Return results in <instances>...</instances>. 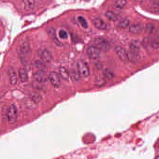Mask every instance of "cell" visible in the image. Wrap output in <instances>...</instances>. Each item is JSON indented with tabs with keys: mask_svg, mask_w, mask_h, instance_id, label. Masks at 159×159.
Wrapping results in <instances>:
<instances>
[{
	"mask_svg": "<svg viewBox=\"0 0 159 159\" xmlns=\"http://www.w3.org/2000/svg\"><path fill=\"white\" fill-rule=\"evenodd\" d=\"M126 3V0H117L115 2V7L118 9H121L125 6Z\"/></svg>",
	"mask_w": 159,
	"mask_h": 159,
	"instance_id": "cell-18",
	"label": "cell"
},
{
	"mask_svg": "<svg viewBox=\"0 0 159 159\" xmlns=\"http://www.w3.org/2000/svg\"><path fill=\"white\" fill-rule=\"evenodd\" d=\"M87 53L89 58L97 59L100 57V50L96 46H91L87 49Z\"/></svg>",
	"mask_w": 159,
	"mask_h": 159,
	"instance_id": "cell-6",
	"label": "cell"
},
{
	"mask_svg": "<svg viewBox=\"0 0 159 159\" xmlns=\"http://www.w3.org/2000/svg\"><path fill=\"white\" fill-rule=\"evenodd\" d=\"M95 46L103 52H107L110 48L108 42L103 38H97L94 41Z\"/></svg>",
	"mask_w": 159,
	"mask_h": 159,
	"instance_id": "cell-3",
	"label": "cell"
},
{
	"mask_svg": "<svg viewBox=\"0 0 159 159\" xmlns=\"http://www.w3.org/2000/svg\"><path fill=\"white\" fill-rule=\"evenodd\" d=\"M103 73H104V76L109 80H111L114 77V74H113V72H111L109 70H105L103 72Z\"/></svg>",
	"mask_w": 159,
	"mask_h": 159,
	"instance_id": "cell-20",
	"label": "cell"
},
{
	"mask_svg": "<svg viewBox=\"0 0 159 159\" xmlns=\"http://www.w3.org/2000/svg\"><path fill=\"white\" fill-rule=\"evenodd\" d=\"M36 67L39 69L40 70H44L45 71V65L43 62L40 61H37L35 63Z\"/></svg>",
	"mask_w": 159,
	"mask_h": 159,
	"instance_id": "cell-21",
	"label": "cell"
},
{
	"mask_svg": "<svg viewBox=\"0 0 159 159\" xmlns=\"http://www.w3.org/2000/svg\"><path fill=\"white\" fill-rule=\"evenodd\" d=\"M59 37L62 39H67L68 38L67 33L65 30H61L59 31Z\"/></svg>",
	"mask_w": 159,
	"mask_h": 159,
	"instance_id": "cell-23",
	"label": "cell"
},
{
	"mask_svg": "<svg viewBox=\"0 0 159 159\" xmlns=\"http://www.w3.org/2000/svg\"><path fill=\"white\" fill-rule=\"evenodd\" d=\"M8 120L10 124H14L16 122L17 119V110L14 104H11L8 109Z\"/></svg>",
	"mask_w": 159,
	"mask_h": 159,
	"instance_id": "cell-2",
	"label": "cell"
},
{
	"mask_svg": "<svg viewBox=\"0 0 159 159\" xmlns=\"http://www.w3.org/2000/svg\"><path fill=\"white\" fill-rule=\"evenodd\" d=\"M59 73L61 78L66 81L68 80L70 75L67 70L65 67L61 66L59 68Z\"/></svg>",
	"mask_w": 159,
	"mask_h": 159,
	"instance_id": "cell-12",
	"label": "cell"
},
{
	"mask_svg": "<svg viewBox=\"0 0 159 159\" xmlns=\"http://www.w3.org/2000/svg\"><path fill=\"white\" fill-rule=\"evenodd\" d=\"M129 25V20L127 18H125L119 23V26L120 28L125 29Z\"/></svg>",
	"mask_w": 159,
	"mask_h": 159,
	"instance_id": "cell-17",
	"label": "cell"
},
{
	"mask_svg": "<svg viewBox=\"0 0 159 159\" xmlns=\"http://www.w3.org/2000/svg\"><path fill=\"white\" fill-rule=\"evenodd\" d=\"M115 52L119 58L123 61H127L129 59V56L125 49L120 46H117L115 49Z\"/></svg>",
	"mask_w": 159,
	"mask_h": 159,
	"instance_id": "cell-7",
	"label": "cell"
},
{
	"mask_svg": "<svg viewBox=\"0 0 159 159\" xmlns=\"http://www.w3.org/2000/svg\"><path fill=\"white\" fill-rule=\"evenodd\" d=\"M33 78L36 81L40 83L46 82L49 80V76H47L45 71L40 70L34 73Z\"/></svg>",
	"mask_w": 159,
	"mask_h": 159,
	"instance_id": "cell-4",
	"label": "cell"
},
{
	"mask_svg": "<svg viewBox=\"0 0 159 159\" xmlns=\"http://www.w3.org/2000/svg\"><path fill=\"white\" fill-rule=\"evenodd\" d=\"M130 50L133 53H137L140 50V43L137 41H134L130 45Z\"/></svg>",
	"mask_w": 159,
	"mask_h": 159,
	"instance_id": "cell-13",
	"label": "cell"
},
{
	"mask_svg": "<svg viewBox=\"0 0 159 159\" xmlns=\"http://www.w3.org/2000/svg\"><path fill=\"white\" fill-rule=\"evenodd\" d=\"M93 22L95 26L98 29L102 30H105L107 29V24L101 18L97 17L93 20Z\"/></svg>",
	"mask_w": 159,
	"mask_h": 159,
	"instance_id": "cell-8",
	"label": "cell"
},
{
	"mask_svg": "<svg viewBox=\"0 0 159 159\" xmlns=\"http://www.w3.org/2000/svg\"><path fill=\"white\" fill-rule=\"evenodd\" d=\"M72 78H73L75 80L78 81L80 78V74L79 72H77L76 71H72Z\"/></svg>",
	"mask_w": 159,
	"mask_h": 159,
	"instance_id": "cell-22",
	"label": "cell"
},
{
	"mask_svg": "<svg viewBox=\"0 0 159 159\" xmlns=\"http://www.w3.org/2000/svg\"><path fill=\"white\" fill-rule=\"evenodd\" d=\"M49 80L52 85L56 88H58L61 85V80L58 73L55 71L50 72L49 75Z\"/></svg>",
	"mask_w": 159,
	"mask_h": 159,
	"instance_id": "cell-5",
	"label": "cell"
},
{
	"mask_svg": "<svg viewBox=\"0 0 159 159\" xmlns=\"http://www.w3.org/2000/svg\"><path fill=\"white\" fill-rule=\"evenodd\" d=\"M25 9L27 11H32L35 6V0H24Z\"/></svg>",
	"mask_w": 159,
	"mask_h": 159,
	"instance_id": "cell-15",
	"label": "cell"
},
{
	"mask_svg": "<svg viewBox=\"0 0 159 159\" xmlns=\"http://www.w3.org/2000/svg\"><path fill=\"white\" fill-rule=\"evenodd\" d=\"M105 15L108 20L112 22H115L118 19V16L111 11H107L105 14Z\"/></svg>",
	"mask_w": 159,
	"mask_h": 159,
	"instance_id": "cell-16",
	"label": "cell"
},
{
	"mask_svg": "<svg viewBox=\"0 0 159 159\" xmlns=\"http://www.w3.org/2000/svg\"><path fill=\"white\" fill-rule=\"evenodd\" d=\"M143 26L141 24H134L129 27V31L134 34H139L143 30Z\"/></svg>",
	"mask_w": 159,
	"mask_h": 159,
	"instance_id": "cell-11",
	"label": "cell"
},
{
	"mask_svg": "<svg viewBox=\"0 0 159 159\" xmlns=\"http://www.w3.org/2000/svg\"><path fill=\"white\" fill-rule=\"evenodd\" d=\"M78 71L81 76L87 78L90 75V71L89 66L87 62L83 59H80L77 63Z\"/></svg>",
	"mask_w": 159,
	"mask_h": 159,
	"instance_id": "cell-1",
	"label": "cell"
},
{
	"mask_svg": "<svg viewBox=\"0 0 159 159\" xmlns=\"http://www.w3.org/2000/svg\"><path fill=\"white\" fill-rule=\"evenodd\" d=\"M153 26L152 24H148L147 25L146 27V30L148 31V32H151L153 29Z\"/></svg>",
	"mask_w": 159,
	"mask_h": 159,
	"instance_id": "cell-24",
	"label": "cell"
},
{
	"mask_svg": "<svg viewBox=\"0 0 159 159\" xmlns=\"http://www.w3.org/2000/svg\"><path fill=\"white\" fill-rule=\"evenodd\" d=\"M10 81L12 85H16L17 83V78L16 71L13 68L11 67L8 71Z\"/></svg>",
	"mask_w": 159,
	"mask_h": 159,
	"instance_id": "cell-9",
	"label": "cell"
},
{
	"mask_svg": "<svg viewBox=\"0 0 159 159\" xmlns=\"http://www.w3.org/2000/svg\"><path fill=\"white\" fill-rule=\"evenodd\" d=\"M78 21L80 22L81 25L84 28H87L88 27V24L84 17L83 16H79L78 17Z\"/></svg>",
	"mask_w": 159,
	"mask_h": 159,
	"instance_id": "cell-19",
	"label": "cell"
},
{
	"mask_svg": "<svg viewBox=\"0 0 159 159\" xmlns=\"http://www.w3.org/2000/svg\"><path fill=\"white\" fill-rule=\"evenodd\" d=\"M18 73L19 79L22 82L25 83L28 80V75L25 70L23 68L20 69Z\"/></svg>",
	"mask_w": 159,
	"mask_h": 159,
	"instance_id": "cell-14",
	"label": "cell"
},
{
	"mask_svg": "<svg viewBox=\"0 0 159 159\" xmlns=\"http://www.w3.org/2000/svg\"><path fill=\"white\" fill-rule=\"evenodd\" d=\"M40 57L43 62L50 63L52 60L53 57L51 52L46 49H44L41 53Z\"/></svg>",
	"mask_w": 159,
	"mask_h": 159,
	"instance_id": "cell-10",
	"label": "cell"
}]
</instances>
